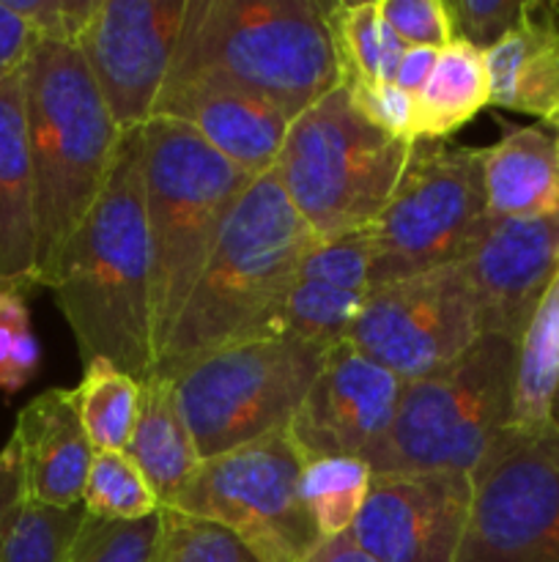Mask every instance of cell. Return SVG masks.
Here are the masks:
<instances>
[{
    "instance_id": "5b68a950",
    "label": "cell",
    "mask_w": 559,
    "mask_h": 562,
    "mask_svg": "<svg viewBox=\"0 0 559 562\" xmlns=\"http://www.w3.org/2000/svg\"><path fill=\"white\" fill-rule=\"evenodd\" d=\"M140 173L159 357L236 203L255 179L175 119H151L140 126Z\"/></svg>"
},
{
    "instance_id": "d590c367",
    "label": "cell",
    "mask_w": 559,
    "mask_h": 562,
    "mask_svg": "<svg viewBox=\"0 0 559 562\" xmlns=\"http://www.w3.org/2000/svg\"><path fill=\"white\" fill-rule=\"evenodd\" d=\"M453 38L482 49L507 36L524 14V0H447Z\"/></svg>"
},
{
    "instance_id": "8fae6325",
    "label": "cell",
    "mask_w": 559,
    "mask_h": 562,
    "mask_svg": "<svg viewBox=\"0 0 559 562\" xmlns=\"http://www.w3.org/2000/svg\"><path fill=\"white\" fill-rule=\"evenodd\" d=\"M471 486L458 562H559V420L507 428Z\"/></svg>"
},
{
    "instance_id": "6da1fadb",
    "label": "cell",
    "mask_w": 559,
    "mask_h": 562,
    "mask_svg": "<svg viewBox=\"0 0 559 562\" xmlns=\"http://www.w3.org/2000/svg\"><path fill=\"white\" fill-rule=\"evenodd\" d=\"M47 289L85 366L107 360L135 382L151 376L157 346L140 126L121 137L107 184L66 241Z\"/></svg>"
},
{
    "instance_id": "52a82bcc",
    "label": "cell",
    "mask_w": 559,
    "mask_h": 562,
    "mask_svg": "<svg viewBox=\"0 0 559 562\" xmlns=\"http://www.w3.org/2000/svg\"><path fill=\"white\" fill-rule=\"evenodd\" d=\"M411 146L367 124L340 86L290 121L274 173L321 245L376 223Z\"/></svg>"
},
{
    "instance_id": "7a4b0ae2",
    "label": "cell",
    "mask_w": 559,
    "mask_h": 562,
    "mask_svg": "<svg viewBox=\"0 0 559 562\" xmlns=\"http://www.w3.org/2000/svg\"><path fill=\"white\" fill-rule=\"evenodd\" d=\"M316 245L277 173L252 181L181 307L153 373L175 379L228 346L277 335L280 307Z\"/></svg>"
},
{
    "instance_id": "7c38bea8",
    "label": "cell",
    "mask_w": 559,
    "mask_h": 562,
    "mask_svg": "<svg viewBox=\"0 0 559 562\" xmlns=\"http://www.w3.org/2000/svg\"><path fill=\"white\" fill-rule=\"evenodd\" d=\"M480 335L469 280L449 263L367 291L349 340L400 382H414L460 360Z\"/></svg>"
},
{
    "instance_id": "30bf717a",
    "label": "cell",
    "mask_w": 559,
    "mask_h": 562,
    "mask_svg": "<svg viewBox=\"0 0 559 562\" xmlns=\"http://www.w3.org/2000/svg\"><path fill=\"white\" fill-rule=\"evenodd\" d=\"M301 456L288 431L201 461L168 508L217 521L263 562H301L321 543L301 503Z\"/></svg>"
},
{
    "instance_id": "2e32d148",
    "label": "cell",
    "mask_w": 559,
    "mask_h": 562,
    "mask_svg": "<svg viewBox=\"0 0 559 562\" xmlns=\"http://www.w3.org/2000/svg\"><path fill=\"white\" fill-rule=\"evenodd\" d=\"M403 382L362 355L351 340L327 351L310 393L290 420L288 437L301 459H362L387 434Z\"/></svg>"
},
{
    "instance_id": "603a6c76",
    "label": "cell",
    "mask_w": 559,
    "mask_h": 562,
    "mask_svg": "<svg viewBox=\"0 0 559 562\" xmlns=\"http://www.w3.org/2000/svg\"><path fill=\"white\" fill-rule=\"evenodd\" d=\"M491 104L482 49L453 38L438 49L431 80L414 97V143L447 140Z\"/></svg>"
},
{
    "instance_id": "d4e9b609",
    "label": "cell",
    "mask_w": 559,
    "mask_h": 562,
    "mask_svg": "<svg viewBox=\"0 0 559 562\" xmlns=\"http://www.w3.org/2000/svg\"><path fill=\"white\" fill-rule=\"evenodd\" d=\"M327 16L343 82H395L406 47L384 20L381 0L332 3Z\"/></svg>"
},
{
    "instance_id": "44dd1931",
    "label": "cell",
    "mask_w": 559,
    "mask_h": 562,
    "mask_svg": "<svg viewBox=\"0 0 559 562\" xmlns=\"http://www.w3.org/2000/svg\"><path fill=\"white\" fill-rule=\"evenodd\" d=\"M488 214L535 220L559 214V148L543 126L510 130L497 146L480 148Z\"/></svg>"
},
{
    "instance_id": "4dcf8cb0",
    "label": "cell",
    "mask_w": 559,
    "mask_h": 562,
    "mask_svg": "<svg viewBox=\"0 0 559 562\" xmlns=\"http://www.w3.org/2000/svg\"><path fill=\"white\" fill-rule=\"evenodd\" d=\"M162 547V510L135 521L82 519L69 562H157Z\"/></svg>"
},
{
    "instance_id": "f1b7e54d",
    "label": "cell",
    "mask_w": 559,
    "mask_h": 562,
    "mask_svg": "<svg viewBox=\"0 0 559 562\" xmlns=\"http://www.w3.org/2000/svg\"><path fill=\"white\" fill-rule=\"evenodd\" d=\"M82 508L91 519L135 521L162 510L146 475L124 450H102L93 456Z\"/></svg>"
},
{
    "instance_id": "ab89813d",
    "label": "cell",
    "mask_w": 559,
    "mask_h": 562,
    "mask_svg": "<svg viewBox=\"0 0 559 562\" xmlns=\"http://www.w3.org/2000/svg\"><path fill=\"white\" fill-rule=\"evenodd\" d=\"M33 44H36V36L31 27L0 0V82L25 66Z\"/></svg>"
},
{
    "instance_id": "d6a6232c",
    "label": "cell",
    "mask_w": 559,
    "mask_h": 562,
    "mask_svg": "<svg viewBox=\"0 0 559 562\" xmlns=\"http://www.w3.org/2000/svg\"><path fill=\"white\" fill-rule=\"evenodd\" d=\"M299 278L367 294L373 285V245L367 228L312 247Z\"/></svg>"
},
{
    "instance_id": "e575fe53",
    "label": "cell",
    "mask_w": 559,
    "mask_h": 562,
    "mask_svg": "<svg viewBox=\"0 0 559 562\" xmlns=\"http://www.w3.org/2000/svg\"><path fill=\"white\" fill-rule=\"evenodd\" d=\"M349 102L362 119L387 135L414 143V97L395 82H343Z\"/></svg>"
},
{
    "instance_id": "277c9868",
    "label": "cell",
    "mask_w": 559,
    "mask_h": 562,
    "mask_svg": "<svg viewBox=\"0 0 559 562\" xmlns=\"http://www.w3.org/2000/svg\"><path fill=\"white\" fill-rule=\"evenodd\" d=\"M22 77L36 190L38 285L47 289L66 241L107 184L124 132L77 44L36 42Z\"/></svg>"
},
{
    "instance_id": "9c48e42d",
    "label": "cell",
    "mask_w": 559,
    "mask_h": 562,
    "mask_svg": "<svg viewBox=\"0 0 559 562\" xmlns=\"http://www.w3.org/2000/svg\"><path fill=\"white\" fill-rule=\"evenodd\" d=\"M488 217L480 148L414 143L392 198L367 228L370 289L460 263Z\"/></svg>"
},
{
    "instance_id": "8d00e7d4",
    "label": "cell",
    "mask_w": 559,
    "mask_h": 562,
    "mask_svg": "<svg viewBox=\"0 0 559 562\" xmlns=\"http://www.w3.org/2000/svg\"><path fill=\"white\" fill-rule=\"evenodd\" d=\"M381 14L403 47L442 49L453 42L444 0H381Z\"/></svg>"
},
{
    "instance_id": "7402d4cb",
    "label": "cell",
    "mask_w": 559,
    "mask_h": 562,
    "mask_svg": "<svg viewBox=\"0 0 559 562\" xmlns=\"http://www.w3.org/2000/svg\"><path fill=\"white\" fill-rule=\"evenodd\" d=\"M126 456L146 475L159 505L168 508L201 467L192 434L181 415L173 379L151 373L140 382V412Z\"/></svg>"
},
{
    "instance_id": "ffe728a7",
    "label": "cell",
    "mask_w": 559,
    "mask_h": 562,
    "mask_svg": "<svg viewBox=\"0 0 559 562\" xmlns=\"http://www.w3.org/2000/svg\"><path fill=\"white\" fill-rule=\"evenodd\" d=\"M482 58L493 108L559 124V3H524L518 25Z\"/></svg>"
},
{
    "instance_id": "836d02e7",
    "label": "cell",
    "mask_w": 559,
    "mask_h": 562,
    "mask_svg": "<svg viewBox=\"0 0 559 562\" xmlns=\"http://www.w3.org/2000/svg\"><path fill=\"white\" fill-rule=\"evenodd\" d=\"M42 349L33 335L25 294L0 289V390L16 393L38 371Z\"/></svg>"
},
{
    "instance_id": "74e56055",
    "label": "cell",
    "mask_w": 559,
    "mask_h": 562,
    "mask_svg": "<svg viewBox=\"0 0 559 562\" xmlns=\"http://www.w3.org/2000/svg\"><path fill=\"white\" fill-rule=\"evenodd\" d=\"M36 36V42L77 44L96 0H3Z\"/></svg>"
},
{
    "instance_id": "4fadbf2b",
    "label": "cell",
    "mask_w": 559,
    "mask_h": 562,
    "mask_svg": "<svg viewBox=\"0 0 559 562\" xmlns=\"http://www.w3.org/2000/svg\"><path fill=\"white\" fill-rule=\"evenodd\" d=\"M186 0H96L77 49L121 132L153 119L168 82Z\"/></svg>"
},
{
    "instance_id": "484cf974",
    "label": "cell",
    "mask_w": 559,
    "mask_h": 562,
    "mask_svg": "<svg viewBox=\"0 0 559 562\" xmlns=\"http://www.w3.org/2000/svg\"><path fill=\"white\" fill-rule=\"evenodd\" d=\"M373 472L356 456H321L301 461V503L321 541L345 536L365 505Z\"/></svg>"
},
{
    "instance_id": "3957f363",
    "label": "cell",
    "mask_w": 559,
    "mask_h": 562,
    "mask_svg": "<svg viewBox=\"0 0 559 562\" xmlns=\"http://www.w3.org/2000/svg\"><path fill=\"white\" fill-rule=\"evenodd\" d=\"M327 9L318 0H186L164 86L219 82L296 121L343 86Z\"/></svg>"
},
{
    "instance_id": "d6986e66",
    "label": "cell",
    "mask_w": 559,
    "mask_h": 562,
    "mask_svg": "<svg viewBox=\"0 0 559 562\" xmlns=\"http://www.w3.org/2000/svg\"><path fill=\"white\" fill-rule=\"evenodd\" d=\"M0 289H38L36 190L27 148L25 77L0 82Z\"/></svg>"
},
{
    "instance_id": "4316f807",
    "label": "cell",
    "mask_w": 559,
    "mask_h": 562,
    "mask_svg": "<svg viewBox=\"0 0 559 562\" xmlns=\"http://www.w3.org/2000/svg\"><path fill=\"white\" fill-rule=\"evenodd\" d=\"M71 395L93 450L126 453L140 412V382L118 371L113 362L93 360L85 366V373Z\"/></svg>"
},
{
    "instance_id": "b9f144b4",
    "label": "cell",
    "mask_w": 559,
    "mask_h": 562,
    "mask_svg": "<svg viewBox=\"0 0 559 562\" xmlns=\"http://www.w3.org/2000/svg\"><path fill=\"white\" fill-rule=\"evenodd\" d=\"M301 562H376L373 558H367L360 547L345 536L338 538H327V541L318 543L310 554H307Z\"/></svg>"
},
{
    "instance_id": "5bb4252c",
    "label": "cell",
    "mask_w": 559,
    "mask_h": 562,
    "mask_svg": "<svg viewBox=\"0 0 559 562\" xmlns=\"http://www.w3.org/2000/svg\"><path fill=\"white\" fill-rule=\"evenodd\" d=\"M469 475H373L349 538L376 562H458L471 508Z\"/></svg>"
},
{
    "instance_id": "ba28073f",
    "label": "cell",
    "mask_w": 559,
    "mask_h": 562,
    "mask_svg": "<svg viewBox=\"0 0 559 562\" xmlns=\"http://www.w3.org/2000/svg\"><path fill=\"white\" fill-rule=\"evenodd\" d=\"M327 351L294 335L241 340L173 379L201 461L288 431Z\"/></svg>"
},
{
    "instance_id": "7bdbcfd3",
    "label": "cell",
    "mask_w": 559,
    "mask_h": 562,
    "mask_svg": "<svg viewBox=\"0 0 559 562\" xmlns=\"http://www.w3.org/2000/svg\"><path fill=\"white\" fill-rule=\"evenodd\" d=\"M557 148H559V124H557Z\"/></svg>"
},
{
    "instance_id": "ac0fdd59",
    "label": "cell",
    "mask_w": 559,
    "mask_h": 562,
    "mask_svg": "<svg viewBox=\"0 0 559 562\" xmlns=\"http://www.w3.org/2000/svg\"><path fill=\"white\" fill-rule=\"evenodd\" d=\"M16 439L25 464L27 503L47 508L82 505L93 464L91 439L82 428L71 390H44L16 417Z\"/></svg>"
},
{
    "instance_id": "f35d334b",
    "label": "cell",
    "mask_w": 559,
    "mask_h": 562,
    "mask_svg": "<svg viewBox=\"0 0 559 562\" xmlns=\"http://www.w3.org/2000/svg\"><path fill=\"white\" fill-rule=\"evenodd\" d=\"M25 503V464H22L20 445L11 437L5 442V448L0 450V547H3L5 536L11 532V527H14L16 516L22 514Z\"/></svg>"
},
{
    "instance_id": "60d3db41",
    "label": "cell",
    "mask_w": 559,
    "mask_h": 562,
    "mask_svg": "<svg viewBox=\"0 0 559 562\" xmlns=\"http://www.w3.org/2000/svg\"><path fill=\"white\" fill-rule=\"evenodd\" d=\"M436 60H438V49L406 47L403 58H400V66H398V75H395V86H398L400 91L417 97V93L425 88V82L431 80Z\"/></svg>"
},
{
    "instance_id": "cb8c5ba5",
    "label": "cell",
    "mask_w": 559,
    "mask_h": 562,
    "mask_svg": "<svg viewBox=\"0 0 559 562\" xmlns=\"http://www.w3.org/2000/svg\"><path fill=\"white\" fill-rule=\"evenodd\" d=\"M559 401V274L548 285L515 355L513 423L515 431L551 426Z\"/></svg>"
},
{
    "instance_id": "f546056e",
    "label": "cell",
    "mask_w": 559,
    "mask_h": 562,
    "mask_svg": "<svg viewBox=\"0 0 559 562\" xmlns=\"http://www.w3.org/2000/svg\"><path fill=\"white\" fill-rule=\"evenodd\" d=\"M85 508H47L25 503L0 547V562H69Z\"/></svg>"
},
{
    "instance_id": "8992f818",
    "label": "cell",
    "mask_w": 559,
    "mask_h": 562,
    "mask_svg": "<svg viewBox=\"0 0 559 562\" xmlns=\"http://www.w3.org/2000/svg\"><path fill=\"white\" fill-rule=\"evenodd\" d=\"M518 344L480 335L460 360L403 382L387 434L362 453L373 475H475L513 423Z\"/></svg>"
},
{
    "instance_id": "1f68e13d",
    "label": "cell",
    "mask_w": 559,
    "mask_h": 562,
    "mask_svg": "<svg viewBox=\"0 0 559 562\" xmlns=\"http://www.w3.org/2000/svg\"><path fill=\"white\" fill-rule=\"evenodd\" d=\"M157 562H263L236 532L217 521L162 508V547Z\"/></svg>"
},
{
    "instance_id": "9a60e30c",
    "label": "cell",
    "mask_w": 559,
    "mask_h": 562,
    "mask_svg": "<svg viewBox=\"0 0 559 562\" xmlns=\"http://www.w3.org/2000/svg\"><path fill=\"white\" fill-rule=\"evenodd\" d=\"M480 311L482 335L521 344L548 285L559 274V214L488 217L460 258Z\"/></svg>"
},
{
    "instance_id": "e0dca14e",
    "label": "cell",
    "mask_w": 559,
    "mask_h": 562,
    "mask_svg": "<svg viewBox=\"0 0 559 562\" xmlns=\"http://www.w3.org/2000/svg\"><path fill=\"white\" fill-rule=\"evenodd\" d=\"M153 119L184 121L252 179L272 173L290 126V121L263 99L208 80L164 86Z\"/></svg>"
},
{
    "instance_id": "83f0119b",
    "label": "cell",
    "mask_w": 559,
    "mask_h": 562,
    "mask_svg": "<svg viewBox=\"0 0 559 562\" xmlns=\"http://www.w3.org/2000/svg\"><path fill=\"white\" fill-rule=\"evenodd\" d=\"M362 302H365V294H356V291L296 278L280 307L274 333L294 335V338L310 340L321 349H332L351 338Z\"/></svg>"
}]
</instances>
